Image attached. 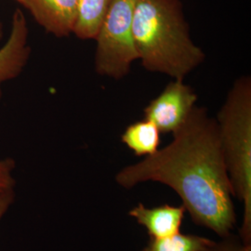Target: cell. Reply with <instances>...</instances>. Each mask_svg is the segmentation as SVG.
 <instances>
[{"label": "cell", "instance_id": "cell-1", "mask_svg": "<svg viewBox=\"0 0 251 251\" xmlns=\"http://www.w3.org/2000/svg\"><path fill=\"white\" fill-rule=\"evenodd\" d=\"M172 135L166 147L118 171L117 184L125 189L147 181L165 184L177 193L194 224L220 237L230 234L236 214L215 118L196 105Z\"/></svg>", "mask_w": 251, "mask_h": 251}, {"label": "cell", "instance_id": "cell-2", "mask_svg": "<svg viewBox=\"0 0 251 251\" xmlns=\"http://www.w3.org/2000/svg\"><path fill=\"white\" fill-rule=\"evenodd\" d=\"M133 38L144 69L173 79L184 80L206 59L191 38L180 0H138Z\"/></svg>", "mask_w": 251, "mask_h": 251}, {"label": "cell", "instance_id": "cell-3", "mask_svg": "<svg viewBox=\"0 0 251 251\" xmlns=\"http://www.w3.org/2000/svg\"><path fill=\"white\" fill-rule=\"evenodd\" d=\"M216 123L234 198L244 205L239 237L251 245V78L233 81Z\"/></svg>", "mask_w": 251, "mask_h": 251}, {"label": "cell", "instance_id": "cell-4", "mask_svg": "<svg viewBox=\"0 0 251 251\" xmlns=\"http://www.w3.org/2000/svg\"><path fill=\"white\" fill-rule=\"evenodd\" d=\"M138 0H113L96 35L95 71L120 80L138 60L133 38V18Z\"/></svg>", "mask_w": 251, "mask_h": 251}, {"label": "cell", "instance_id": "cell-5", "mask_svg": "<svg viewBox=\"0 0 251 251\" xmlns=\"http://www.w3.org/2000/svg\"><path fill=\"white\" fill-rule=\"evenodd\" d=\"M198 99V93L184 80L172 79L144 108V119L156 126L161 134L173 133L186 120Z\"/></svg>", "mask_w": 251, "mask_h": 251}, {"label": "cell", "instance_id": "cell-6", "mask_svg": "<svg viewBox=\"0 0 251 251\" xmlns=\"http://www.w3.org/2000/svg\"><path fill=\"white\" fill-rule=\"evenodd\" d=\"M31 51L26 18L24 12L17 9L12 14L9 38L0 49V101L3 97V84L17 78L23 73Z\"/></svg>", "mask_w": 251, "mask_h": 251}, {"label": "cell", "instance_id": "cell-7", "mask_svg": "<svg viewBox=\"0 0 251 251\" xmlns=\"http://www.w3.org/2000/svg\"><path fill=\"white\" fill-rule=\"evenodd\" d=\"M47 33L56 37L73 34L77 0H16Z\"/></svg>", "mask_w": 251, "mask_h": 251}, {"label": "cell", "instance_id": "cell-8", "mask_svg": "<svg viewBox=\"0 0 251 251\" xmlns=\"http://www.w3.org/2000/svg\"><path fill=\"white\" fill-rule=\"evenodd\" d=\"M182 206H161L147 207L139 203L128 211V216L146 229L150 238L158 239L179 233L185 214Z\"/></svg>", "mask_w": 251, "mask_h": 251}, {"label": "cell", "instance_id": "cell-9", "mask_svg": "<svg viewBox=\"0 0 251 251\" xmlns=\"http://www.w3.org/2000/svg\"><path fill=\"white\" fill-rule=\"evenodd\" d=\"M121 142L137 156H149L159 150L161 132L150 120L137 121L126 127Z\"/></svg>", "mask_w": 251, "mask_h": 251}, {"label": "cell", "instance_id": "cell-10", "mask_svg": "<svg viewBox=\"0 0 251 251\" xmlns=\"http://www.w3.org/2000/svg\"><path fill=\"white\" fill-rule=\"evenodd\" d=\"M113 0H77L73 34L82 40L95 39Z\"/></svg>", "mask_w": 251, "mask_h": 251}, {"label": "cell", "instance_id": "cell-11", "mask_svg": "<svg viewBox=\"0 0 251 251\" xmlns=\"http://www.w3.org/2000/svg\"><path fill=\"white\" fill-rule=\"evenodd\" d=\"M213 240L192 233H175L165 238H150L142 251H206Z\"/></svg>", "mask_w": 251, "mask_h": 251}, {"label": "cell", "instance_id": "cell-12", "mask_svg": "<svg viewBox=\"0 0 251 251\" xmlns=\"http://www.w3.org/2000/svg\"><path fill=\"white\" fill-rule=\"evenodd\" d=\"M221 238L218 242L213 241L206 251H251V245L245 244L239 236L230 233Z\"/></svg>", "mask_w": 251, "mask_h": 251}, {"label": "cell", "instance_id": "cell-13", "mask_svg": "<svg viewBox=\"0 0 251 251\" xmlns=\"http://www.w3.org/2000/svg\"><path fill=\"white\" fill-rule=\"evenodd\" d=\"M15 169V161L12 158L0 160V195L13 191L16 184L12 177V171Z\"/></svg>", "mask_w": 251, "mask_h": 251}, {"label": "cell", "instance_id": "cell-14", "mask_svg": "<svg viewBox=\"0 0 251 251\" xmlns=\"http://www.w3.org/2000/svg\"><path fill=\"white\" fill-rule=\"evenodd\" d=\"M14 198H15L14 190L0 195V220L2 219L3 216L5 215V213L9 209V206L13 203Z\"/></svg>", "mask_w": 251, "mask_h": 251}, {"label": "cell", "instance_id": "cell-15", "mask_svg": "<svg viewBox=\"0 0 251 251\" xmlns=\"http://www.w3.org/2000/svg\"><path fill=\"white\" fill-rule=\"evenodd\" d=\"M3 36H4V26H3V24L0 22V41L3 39Z\"/></svg>", "mask_w": 251, "mask_h": 251}]
</instances>
